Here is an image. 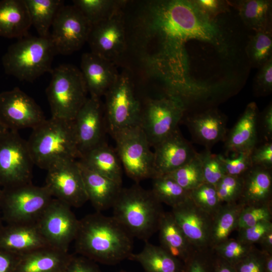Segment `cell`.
<instances>
[{
  "label": "cell",
  "instance_id": "1",
  "mask_svg": "<svg viewBox=\"0 0 272 272\" xmlns=\"http://www.w3.org/2000/svg\"><path fill=\"white\" fill-rule=\"evenodd\" d=\"M147 14L148 42L156 40L158 49L147 61L152 70L168 83L170 93L186 100L204 97L208 89L190 77L185 46L195 40L228 54L230 46L217 18L203 12L193 0L153 2Z\"/></svg>",
  "mask_w": 272,
  "mask_h": 272
},
{
  "label": "cell",
  "instance_id": "2",
  "mask_svg": "<svg viewBox=\"0 0 272 272\" xmlns=\"http://www.w3.org/2000/svg\"><path fill=\"white\" fill-rule=\"evenodd\" d=\"M132 239L113 216L96 212L79 220L74 242L80 255L95 262L114 265L128 259L133 253Z\"/></svg>",
  "mask_w": 272,
  "mask_h": 272
},
{
  "label": "cell",
  "instance_id": "3",
  "mask_svg": "<svg viewBox=\"0 0 272 272\" xmlns=\"http://www.w3.org/2000/svg\"><path fill=\"white\" fill-rule=\"evenodd\" d=\"M112 208V216L130 235L145 242L158 231L164 213L151 190L138 184L122 187Z\"/></svg>",
  "mask_w": 272,
  "mask_h": 272
},
{
  "label": "cell",
  "instance_id": "4",
  "mask_svg": "<svg viewBox=\"0 0 272 272\" xmlns=\"http://www.w3.org/2000/svg\"><path fill=\"white\" fill-rule=\"evenodd\" d=\"M27 143L34 164L43 169L60 161L80 158L73 121L45 119L32 128Z\"/></svg>",
  "mask_w": 272,
  "mask_h": 272
},
{
  "label": "cell",
  "instance_id": "5",
  "mask_svg": "<svg viewBox=\"0 0 272 272\" xmlns=\"http://www.w3.org/2000/svg\"><path fill=\"white\" fill-rule=\"evenodd\" d=\"M57 53L49 37L26 36L11 45L2 58L6 74L21 81L32 82L51 73Z\"/></svg>",
  "mask_w": 272,
  "mask_h": 272
},
{
  "label": "cell",
  "instance_id": "6",
  "mask_svg": "<svg viewBox=\"0 0 272 272\" xmlns=\"http://www.w3.org/2000/svg\"><path fill=\"white\" fill-rule=\"evenodd\" d=\"M46 93L51 117L73 121L88 99V91L80 70L65 64L51 72Z\"/></svg>",
  "mask_w": 272,
  "mask_h": 272
},
{
  "label": "cell",
  "instance_id": "7",
  "mask_svg": "<svg viewBox=\"0 0 272 272\" xmlns=\"http://www.w3.org/2000/svg\"><path fill=\"white\" fill-rule=\"evenodd\" d=\"M116 151L126 175L138 183L155 176L154 154L146 134L139 125L112 135Z\"/></svg>",
  "mask_w": 272,
  "mask_h": 272
},
{
  "label": "cell",
  "instance_id": "8",
  "mask_svg": "<svg viewBox=\"0 0 272 272\" xmlns=\"http://www.w3.org/2000/svg\"><path fill=\"white\" fill-rule=\"evenodd\" d=\"M104 96L106 129L111 135L121 129L139 125L142 105L128 73L119 74Z\"/></svg>",
  "mask_w": 272,
  "mask_h": 272
},
{
  "label": "cell",
  "instance_id": "9",
  "mask_svg": "<svg viewBox=\"0 0 272 272\" xmlns=\"http://www.w3.org/2000/svg\"><path fill=\"white\" fill-rule=\"evenodd\" d=\"M186 110V106L180 98L168 93L150 99L142 106L139 125L151 147L178 128Z\"/></svg>",
  "mask_w": 272,
  "mask_h": 272
},
{
  "label": "cell",
  "instance_id": "10",
  "mask_svg": "<svg viewBox=\"0 0 272 272\" xmlns=\"http://www.w3.org/2000/svg\"><path fill=\"white\" fill-rule=\"evenodd\" d=\"M53 197L46 187L32 183L4 188L2 201L11 223H35Z\"/></svg>",
  "mask_w": 272,
  "mask_h": 272
},
{
  "label": "cell",
  "instance_id": "11",
  "mask_svg": "<svg viewBox=\"0 0 272 272\" xmlns=\"http://www.w3.org/2000/svg\"><path fill=\"white\" fill-rule=\"evenodd\" d=\"M34 165L27 141L17 131L9 130L0 137V185L32 183Z\"/></svg>",
  "mask_w": 272,
  "mask_h": 272
},
{
  "label": "cell",
  "instance_id": "12",
  "mask_svg": "<svg viewBox=\"0 0 272 272\" xmlns=\"http://www.w3.org/2000/svg\"><path fill=\"white\" fill-rule=\"evenodd\" d=\"M36 223L50 246L68 252L79 226L71 207L53 198Z\"/></svg>",
  "mask_w": 272,
  "mask_h": 272
},
{
  "label": "cell",
  "instance_id": "13",
  "mask_svg": "<svg viewBox=\"0 0 272 272\" xmlns=\"http://www.w3.org/2000/svg\"><path fill=\"white\" fill-rule=\"evenodd\" d=\"M46 170L44 185L53 198L71 208L81 207L88 201L81 171L77 160L58 162Z\"/></svg>",
  "mask_w": 272,
  "mask_h": 272
},
{
  "label": "cell",
  "instance_id": "14",
  "mask_svg": "<svg viewBox=\"0 0 272 272\" xmlns=\"http://www.w3.org/2000/svg\"><path fill=\"white\" fill-rule=\"evenodd\" d=\"M51 27L50 37L56 53L69 55L87 42L92 25L73 5H64Z\"/></svg>",
  "mask_w": 272,
  "mask_h": 272
},
{
  "label": "cell",
  "instance_id": "15",
  "mask_svg": "<svg viewBox=\"0 0 272 272\" xmlns=\"http://www.w3.org/2000/svg\"><path fill=\"white\" fill-rule=\"evenodd\" d=\"M123 10L92 25L87 42L91 52L117 64L126 48V34Z\"/></svg>",
  "mask_w": 272,
  "mask_h": 272
},
{
  "label": "cell",
  "instance_id": "16",
  "mask_svg": "<svg viewBox=\"0 0 272 272\" xmlns=\"http://www.w3.org/2000/svg\"><path fill=\"white\" fill-rule=\"evenodd\" d=\"M45 119L40 106L19 88L0 93V120L9 130L32 129Z\"/></svg>",
  "mask_w": 272,
  "mask_h": 272
},
{
  "label": "cell",
  "instance_id": "17",
  "mask_svg": "<svg viewBox=\"0 0 272 272\" xmlns=\"http://www.w3.org/2000/svg\"><path fill=\"white\" fill-rule=\"evenodd\" d=\"M73 124L80 158L105 141L106 125L104 105L100 98H88L73 120Z\"/></svg>",
  "mask_w": 272,
  "mask_h": 272
},
{
  "label": "cell",
  "instance_id": "18",
  "mask_svg": "<svg viewBox=\"0 0 272 272\" xmlns=\"http://www.w3.org/2000/svg\"><path fill=\"white\" fill-rule=\"evenodd\" d=\"M170 212L195 250H211L212 217L197 207L189 196L183 202L172 208Z\"/></svg>",
  "mask_w": 272,
  "mask_h": 272
},
{
  "label": "cell",
  "instance_id": "19",
  "mask_svg": "<svg viewBox=\"0 0 272 272\" xmlns=\"http://www.w3.org/2000/svg\"><path fill=\"white\" fill-rule=\"evenodd\" d=\"M153 148L154 177L170 173L197 154L178 128Z\"/></svg>",
  "mask_w": 272,
  "mask_h": 272
},
{
  "label": "cell",
  "instance_id": "20",
  "mask_svg": "<svg viewBox=\"0 0 272 272\" xmlns=\"http://www.w3.org/2000/svg\"><path fill=\"white\" fill-rule=\"evenodd\" d=\"M185 123L192 140L210 150L216 143L224 142L228 129L226 116L216 109H209L187 117Z\"/></svg>",
  "mask_w": 272,
  "mask_h": 272
},
{
  "label": "cell",
  "instance_id": "21",
  "mask_svg": "<svg viewBox=\"0 0 272 272\" xmlns=\"http://www.w3.org/2000/svg\"><path fill=\"white\" fill-rule=\"evenodd\" d=\"M116 65L91 52L82 54L80 71L90 96L104 95L119 75Z\"/></svg>",
  "mask_w": 272,
  "mask_h": 272
},
{
  "label": "cell",
  "instance_id": "22",
  "mask_svg": "<svg viewBox=\"0 0 272 272\" xmlns=\"http://www.w3.org/2000/svg\"><path fill=\"white\" fill-rule=\"evenodd\" d=\"M258 107L249 103L234 126L228 131L224 142L226 153L251 152L258 144Z\"/></svg>",
  "mask_w": 272,
  "mask_h": 272
},
{
  "label": "cell",
  "instance_id": "23",
  "mask_svg": "<svg viewBox=\"0 0 272 272\" xmlns=\"http://www.w3.org/2000/svg\"><path fill=\"white\" fill-rule=\"evenodd\" d=\"M48 246L36 222L11 224L0 232V250L17 256Z\"/></svg>",
  "mask_w": 272,
  "mask_h": 272
},
{
  "label": "cell",
  "instance_id": "24",
  "mask_svg": "<svg viewBox=\"0 0 272 272\" xmlns=\"http://www.w3.org/2000/svg\"><path fill=\"white\" fill-rule=\"evenodd\" d=\"M78 162L88 201L97 212L101 213L112 208L121 190L122 185L89 169Z\"/></svg>",
  "mask_w": 272,
  "mask_h": 272
},
{
  "label": "cell",
  "instance_id": "25",
  "mask_svg": "<svg viewBox=\"0 0 272 272\" xmlns=\"http://www.w3.org/2000/svg\"><path fill=\"white\" fill-rule=\"evenodd\" d=\"M72 255L50 246L17 256L13 272H62Z\"/></svg>",
  "mask_w": 272,
  "mask_h": 272
},
{
  "label": "cell",
  "instance_id": "26",
  "mask_svg": "<svg viewBox=\"0 0 272 272\" xmlns=\"http://www.w3.org/2000/svg\"><path fill=\"white\" fill-rule=\"evenodd\" d=\"M82 165L122 185V165L116 150L104 141L84 154Z\"/></svg>",
  "mask_w": 272,
  "mask_h": 272
},
{
  "label": "cell",
  "instance_id": "27",
  "mask_svg": "<svg viewBox=\"0 0 272 272\" xmlns=\"http://www.w3.org/2000/svg\"><path fill=\"white\" fill-rule=\"evenodd\" d=\"M32 26L24 0L0 1V37L23 38Z\"/></svg>",
  "mask_w": 272,
  "mask_h": 272
},
{
  "label": "cell",
  "instance_id": "28",
  "mask_svg": "<svg viewBox=\"0 0 272 272\" xmlns=\"http://www.w3.org/2000/svg\"><path fill=\"white\" fill-rule=\"evenodd\" d=\"M242 178V190L238 202L247 206L271 201V170L253 166Z\"/></svg>",
  "mask_w": 272,
  "mask_h": 272
},
{
  "label": "cell",
  "instance_id": "29",
  "mask_svg": "<svg viewBox=\"0 0 272 272\" xmlns=\"http://www.w3.org/2000/svg\"><path fill=\"white\" fill-rule=\"evenodd\" d=\"M158 231L160 246L183 263L196 251L175 222L171 212H164Z\"/></svg>",
  "mask_w": 272,
  "mask_h": 272
},
{
  "label": "cell",
  "instance_id": "30",
  "mask_svg": "<svg viewBox=\"0 0 272 272\" xmlns=\"http://www.w3.org/2000/svg\"><path fill=\"white\" fill-rule=\"evenodd\" d=\"M234 7L245 25L255 32L271 31L272 5L269 0L227 1Z\"/></svg>",
  "mask_w": 272,
  "mask_h": 272
},
{
  "label": "cell",
  "instance_id": "31",
  "mask_svg": "<svg viewBox=\"0 0 272 272\" xmlns=\"http://www.w3.org/2000/svg\"><path fill=\"white\" fill-rule=\"evenodd\" d=\"M129 260L139 263L145 272H182L183 263L160 246L146 242L143 249L132 253Z\"/></svg>",
  "mask_w": 272,
  "mask_h": 272
},
{
  "label": "cell",
  "instance_id": "32",
  "mask_svg": "<svg viewBox=\"0 0 272 272\" xmlns=\"http://www.w3.org/2000/svg\"><path fill=\"white\" fill-rule=\"evenodd\" d=\"M244 205L239 202L223 203L213 217L210 234L211 250L224 242L237 229L240 213Z\"/></svg>",
  "mask_w": 272,
  "mask_h": 272
},
{
  "label": "cell",
  "instance_id": "33",
  "mask_svg": "<svg viewBox=\"0 0 272 272\" xmlns=\"http://www.w3.org/2000/svg\"><path fill=\"white\" fill-rule=\"evenodd\" d=\"M29 14L31 25L39 36L49 37V29L60 9L62 0H24Z\"/></svg>",
  "mask_w": 272,
  "mask_h": 272
},
{
  "label": "cell",
  "instance_id": "34",
  "mask_svg": "<svg viewBox=\"0 0 272 272\" xmlns=\"http://www.w3.org/2000/svg\"><path fill=\"white\" fill-rule=\"evenodd\" d=\"M125 0H74L75 6L92 25L105 20L123 10Z\"/></svg>",
  "mask_w": 272,
  "mask_h": 272
},
{
  "label": "cell",
  "instance_id": "35",
  "mask_svg": "<svg viewBox=\"0 0 272 272\" xmlns=\"http://www.w3.org/2000/svg\"><path fill=\"white\" fill-rule=\"evenodd\" d=\"M152 192L156 198L172 208L185 200L188 192L168 175L156 176L152 178Z\"/></svg>",
  "mask_w": 272,
  "mask_h": 272
},
{
  "label": "cell",
  "instance_id": "36",
  "mask_svg": "<svg viewBox=\"0 0 272 272\" xmlns=\"http://www.w3.org/2000/svg\"><path fill=\"white\" fill-rule=\"evenodd\" d=\"M245 52L250 63L254 67L259 68L271 59V31L255 32L249 38Z\"/></svg>",
  "mask_w": 272,
  "mask_h": 272
},
{
  "label": "cell",
  "instance_id": "37",
  "mask_svg": "<svg viewBox=\"0 0 272 272\" xmlns=\"http://www.w3.org/2000/svg\"><path fill=\"white\" fill-rule=\"evenodd\" d=\"M167 175L188 192L204 183L198 153L190 161Z\"/></svg>",
  "mask_w": 272,
  "mask_h": 272
},
{
  "label": "cell",
  "instance_id": "38",
  "mask_svg": "<svg viewBox=\"0 0 272 272\" xmlns=\"http://www.w3.org/2000/svg\"><path fill=\"white\" fill-rule=\"evenodd\" d=\"M255 247L238 239L228 238L213 247L211 252L217 257L234 266L246 257Z\"/></svg>",
  "mask_w": 272,
  "mask_h": 272
},
{
  "label": "cell",
  "instance_id": "39",
  "mask_svg": "<svg viewBox=\"0 0 272 272\" xmlns=\"http://www.w3.org/2000/svg\"><path fill=\"white\" fill-rule=\"evenodd\" d=\"M188 196L197 207L212 217L223 204L215 186L205 182L189 191Z\"/></svg>",
  "mask_w": 272,
  "mask_h": 272
},
{
  "label": "cell",
  "instance_id": "40",
  "mask_svg": "<svg viewBox=\"0 0 272 272\" xmlns=\"http://www.w3.org/2000/svg\"><path fill=\"white\" fill-rule=\"evenodd\" d=\"M271 201L244 206L238 218L236 230L251 227L262 221H271Z\"/></svg>",
  "mask_w": 272,
  "mask_h": 272
},
{
  "label": "cell",
  "instance_id": "41",
  "mask_svg": "<svg viewBox=\"0 0 272 272\" xmlns=\"http://www.w3.org/2000/svg\"><path fill=\"white\" fill-rule=\"evenodd\" d=\"M198 155L205 183L215 186L226 175L218 154H213L210 150L206 149L202 152L198 153Z\"/></svg>",
  "mask_w": 272,
  "mask_h": 272
},
{
  "label": "cell",
  "instance_id": "42",
  "mask_svg": "<svg viewBox=\"0 0 272 272\" xmlns=\"http://www.w3.org/2000/svg\"><path fill=\"white\" fill-rule=\"evenodd\" d=\"M215 186L222 203L238 202L242 190L243 178L226 175Z\"/></svg>",
  "mask_w": 272,
  "mask_h": 272
},
{
  "label": "cell",
  "instance_id": "43",
  "mask_svg": "<svg viewBox=\"0 0 272 272\" xmlns=\"http://www.w3.org/2000/svg\"><path fill=\"white\" fill-rule=\"evenodd\" d=\"M251 152H242L234 154L231 157L218 154L226 175L242 177L252 166L250 154Z\"/></svg>",
  "mask_w": 272,
  "mask_h": 272
},
{
  "label": "cell",
  "instance_id": "44",
  "mask_svg": "<svg viewBox=\"0 0 272 272\" xmlns=\"http://www.w3.org/2000/svg\"><path fill=\"white\" fill-rule=\"evenodd\" d=\"M266 252L256 247L246 257L236 264V272H265Z\"/></svg>",
  "mask_w": 272,
  "mask_h": 272
},
{
  "label": "cell",
  "instance_id": "45",
  "mask_svg": "<svg viewBox=\"0 0 272 272\" xmlns=\"http://www.w3.org/2000/svg\"><path fill=\"white\" fill-rule=\"evenodd\" d=\"M237 239L250 245L258 243L268 233L272 231L271 221H262L247 228L237 230Z\"/></svg>",
  "mask_w": 272,
  "mask_h": 272
},
{
  "label": "cell",
  "instance_id": "46",
  "mask_svg": "<svg viewBox=\"0 0 272 272\" xmlns=\"http://www.w3.org/2000/svg\"><path fill=\"white\" fill-rule=\"evenodd\" d=\"M213 254L207 252L194 251L183 263L182 272H212Z\"/></svg>",
  "mask_w": 272,
  "mask_h": 272
},
{
  "label": "cell",
  "instance_id": "47",
  "mask_svg": "<svg viewBox=\"0 0 272 272\" xmlns=\"http://www.w3.org/2000/svg\"><path fill=\"white\" fill-rule=\"evenodd\" d=\"M259 69L254 80V92L257 96L268 95L272 91V58Z\"/></svg>",
  "mask_w": 272,
  "mask_h": 272
},
{
  "label": "cell",
  "instance_id": "48",
  "mask_svg": "<svg viewBox=\"0 0 272 272\" xmlns=\"http://www.w3.org/2000/svg\"><path fill=\"white\" fill-rule=\"evenodd\" d=\"M252 166L272 170V142H264L253 149L250 154Z\"/></svg>",
  "mask_w": 272,
  "mask_h": 272
},
{
  "label": "cell",
  "instance_id": "49",
  "mask_svg": "<svg viewBox=\"0 0 272 272\" xmlns=\"http://www.w3.org/2000/svg\"><path fill=\"white\" fill-rule=\"evenodd\" d=\"M62 272H101L96 262L83 256H72Z\"/></svg>",
  "mask_w": 272,
  "mask_h": 272
},
{
  "label": "cell",
  "instance_id": "50",
  "mask_svg": "<svg viewBox=\"0 0 272 272\" xmlns=\"http://www.w3.org/2000/svg\"><path fill=\"white\" fill-rule=\"evenodd\" d=\"M197 6L208 15L217 18V16L229 10L227 1L220 0H193Z\"/></svg>",
  "mask_w": 272,
  "mask_h": 272
},
{
  "label": "cell",
  "instance_id": "51",
  "mask_svg": "<svg viewBox=\"0 0 272 272\" xmlns=\"http://www.w3.org/2000/svg\"><path fill=\"white\" fill-rule=\"evenodd\" d=\"M260 127L264 142L271 141L272 140V104L269 103L259 113L257 128Z\"/></svg>",
  "mask_w": 272,
  "mask_h": 272
},
{
  "label": "cell",
  "instance_id": "52",
  "mask_svg": "<svg viewBox=\"0 0 272 272\" xmlns=\"http://www.w3.org/2000/svg\"><path fill=\"white\" fill-rule=\"evenodd\" d=\"M17 256L0 250V272H13Z\"/></svg>",
  "mask_w": 272,
  "mask_h": 272
},
{
  "label": "cell",
  "instance_id": "53",
  "mask_svg": "<svg viewBox=\"0 0 272 272\" xmlns=\"http://www.w3.org/2000/svg\"><path fill=\"white\" fill-rule=\"evenodd\" d=\"M212 254V272H236L234 266Z\"/></svg>",
  "mask_w": 272,
  "mask_h": 272
},
{
  "label": "cell",
  "instance_id": "54",
  "mask_svg": "<svg viewBox=\"0 0 272 272\" xmlns=\"http://www.w3.org/2000/svg\"><path fill=\"white\" fill-rule=\"evenodd\" d=\"M261 249V250L272 254V231L266 234L258 242Z\"/></svg>",
  "mask_w": 272,
  "mask_h": 272
},
{
  "label": "cell",
  "instance_id": "55",
  "mask_svg": "<svg viewBox=\"0 0 272 272\" xmlns=\"http://www.w3.org/2000/svg\"><path fill=\"white\" fill-rule=\"evenodd\" d=\"M265 272H272V254L266 253L265 263Z\"/></svg>",
  "mask_w": 272,
  "mask_h": 272
},
{
  "label": "cell",
  "instance_id": "56",
  "mask_svg": "<svg viewBox=\"0 0 272 272\" xmlns=\"http://www.w3.org/2000/svg\"><path fill=\"white\" fill-rule=\"evenodd\" d=\"M9 129L6 127L0 120V137L5 133Z\"/></svg>",
  "mask_w": 272,
  "mask_h": 272
},
{
  "label": "cell",
  "instance_id": "57",
  "mask_svg": "<svg viewBox=\"0 0 272 272\" xmlns=\"http://www.w3.org/2000/svg\"><path fill=\"white\" fill-rule=\"evenodd\" d=\"M2 190H0V204L1 203V201H2Z\"/></svg>",
  "mask_w": 272,
  "mask_h": 272
},
{
  "label": "cell",
  "instance_id": "58",
  "mask_svg": "<svg viewBox=\"0 0 272 272\" xmlns=\"http://www.w3.org/2000/svg\"><path fill=\"white\" fill-rule=\"evenodd\" d=\"M119 272H128V271H119Z\"/></svg>",
  "mask_w": 272,
  "mask_h": 272
}]
</instances>
